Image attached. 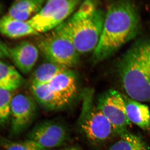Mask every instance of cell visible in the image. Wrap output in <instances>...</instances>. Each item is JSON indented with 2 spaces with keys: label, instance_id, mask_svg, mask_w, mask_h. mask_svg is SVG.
Wrapping results in <instances>:
<instances>
[{
  "label": "cell",
  "instance_id": "e0dca14e",
  "mask_svg": "<svg viewBox=\"0 0 150 150\" xmlns=\"http://www.w3.org/2000/svg\"><path fill=\"white\" fill-rule=\"evenodd\" d=\"M69 69L48 62L40 65L34 71L31 84H45L50 83L57 76Z\"/></svg>",
  "mask_w": 150,
  "mask_h": 150
},
{
  "label": "cell",
  "instance_id": "5bb4252c",
  "mask_svg": "<svg viewBox=\"0 0 150 150\" xmlns=\"http://www.w3.org/2000/svg\"><path fill=\"white\" fill-rule=\"evenodd\" d=\"M30 89L36 102L46 110H58L67 105L51 90L47 84H31Z\"/></svg>",
  "mask_w": 150,
  "mask_h": 150
},
{
  "label": "cell",
  "instance_id": "603a6c76",
  "mask_svg": "<svg viewBox=\"0 0 150 150\" xmlns=\"http://www.w3.org/2000/svg\"><path fill=\"white\" fill-rule=\"evenodd\" d=\"M2 6L1 4L0 3V12H1V11L2 10Z\"/></svg>",
  "mask_w": 150,
  "mask_h": 150
},
{
  "label": "cell",
  "instance_id": "9c48e42d",
  "mask_svg": "<svg viewBox=\"0 0 150 150\" xmlns=\"http://www.w3.org/2000/svg\"><path fill=\"white\" fill-rule=\"evenodd\" d=\"M35 100L24 94L13 97L11 103V128L12 133L18 134L31 123L37 110Z\"/></svg>",
  "mask_w": 150,
  "mask_h": 150
},
{
  "label": "cell",
  "instance_id": "ffe728a7",
  "mask_svg": "<svg viewBox=\"0 0 150 150\" xmlns=\"http://www.w3.org/2000/svg\"><path fill=\"white\" fill-rule=\"evenodd\" d=\"M5 150H49L30 140L7 143Z\"/></svg>",
  "mask_w": 150,
  "mask_h": 150
},
{
  "label": "cell",
  "instance_id": "7c38bea8",
  "mask_svg": "<svg viewBox=\"0 0 150 150\" xmlns=\"http://www.w3.org/2000/svg\"><path fill=\"white\" fill-rule=\"evenodd\" d=\"M126 115L131 123L146 131H150V110L146 105L123 95Z\"/></svg>",
  "mask_w": 150,
  "mask_h": 150
},
{
  "label": "cell",
  "instance_id": "3957f363",
  "mask_svg": "<svg viewBox=\"0 0 150 150\" xmlns=\"http://www.w3.org/2000/svg\"><path fill=\"white\" fill-rule=\"evenodd\" d=\"M105 14L92 1H85L64 22L66 28L78 53L94 51L102 33Z\"/></svg>",
  "mask_w": 150,
  "mask_h": 150
},
{
  "label": "cell",
  "instance_id": "7402d4cb",
  "mask_svg": "<svg viewBox=\"0 0 150 150\" xmlns=\"http://www.w3.org/2000/svg\"><path fill=\"white\" fill-rule=\"evenodd\" d=\"M64 150H78L77 149H76V148H68V149H65Z\"/></svg>",
  "mask_w": 150,
  "mask_h": 150
},
{
  "label": "cell",
  "instance_id": "44dd1931",
  "mask_svg": "<svg viewBox=\"0 0 150 150\" xmlns=\"http://www.w3.org/2000/svg\"><path fill=\"white\" fill-rule=\"evenodd\" d=\"M9 48L8 46L0 40V60L6 58H9Z\"/></svg>",
  "mask_w": 150,
  "mask_h": 150
},
{
  "label": "cell",
  "instance_id": "4fadbf2b",
  "mask_svg": "<svg viewBox=\"0 0 150 150\" xmlns=\"http://www.w3.org/2000/svg\"><path fill=\"white\" fill-rule=\"evenodd\" d=\"M0 33L12 38L39 35L27 21L18 20L7 14L0 18Z\"/></svg>",
  "mask_w": 150,
  "mask_h": 150
},
{
  "label": "cell",
  "instance_id": "7a4b0ae2",
  "mask_svg": "<svg viewBox=\"0 0 150 150\" xmlns=\"http://www.w3.org/2000/svg\"><path fill=\"white\" fill-rule=\"evenodd\" d=\"M117 69L129 97L139 102H150V38L134 43L121 57Z\"/></svg>",
  "mask_w": 150,
  "mask_h": 150
},
{
  "label": "cell",
  "instance_id": "5b68a950",
  "mask_svg": "<svg viewBox=\"0 0 150 150\" xmlns=\"http://www.w3.org/2000/svg\"><path fill=\"white\" fill-rule=\"evenodd\" d=\"M93 94L92 89L86 90L83 93L78 125L87 139L97 145L107 141L115 133L110 121L94 104Z\"/></svg>",
  "mask_w": 150,
  "mask_h": 150
},
{
  "label": "cell",
  "instance_id": "d6986e66",
  "mask_svg": "<svg viewBox=\"0 0 150 150\" xmlns=\"http://www.w3.org/2000/svg\"><path fill=\"white\" fill-rule=\"evenodd\" d=\"M12 98L11 92L0 89V125L8 120Z\"/></svg>",
  "mask_w": 150,
  "mask_h": 150
},
{
  "label": "cell",
  "instance_id": "2e32d148",
  "mask_svg": "<svg viewBox=\"0 0 150 150\" xmlns=\"http://www.w3.org/2000/svg\"><path fill=\"white\" fill-rule=\"evenodd\" d=\"M23 82L24 79L15 67L0 60V89L11 92Z\"/></svg>",
  "mask_w": 150,
  "mask_h": 150
},
{
  "label": "cell",
  "instance_id": "277c9868",
  "mask_svg": "<svg viewBox=\"0 0 150 150\" xmlns=\"http://www.w3.org/2000/svg\"><path fill=\"white\" fill-rule=\"evenodd\" d=\"M38 48L48 62L67 69L79 64L80 54L74 45L64 22L41 38Z\"/></svg>",
  "mask_w": 150,
  "mask_h": 150
},
{
  "label": "cell",
  "instance_id": "6da1fadb",
  "mask_svg": "<svg viewBox=\"0 0 150 150\" xmlns=\"http://www.w3.org/2000/svg\"><path fill=\"white\" fill-rule=\"evenodd\" d=\"M140 28L139 13L134 3L121 1L110 4L99 42L93 52V62L97 64L114 55L135 38Z\"/></svg>",
  "mask_w": 150,
  "mask_h": 150
},
{
  "label": "cell",
  "instance_id": "ba28073f",
  "mask_svg": "<svg viewBox=\"0 0 150 150\" xmlns=\"http://www.w3.org/2000/svg\"><path fill=\"white\" fill-rule=\"evenodd\" d=\"M68 137L67 127L56 120H46L37 123L28 136V139L48 149L62 146Z\"/></svg>",
  "mask_w": 150,
  "mask_h": 150
},
{
  "label": "cell",
  "instance_id": "ac0fdd59",
  "mask_svg": "<svg viewBox=\"0 0 150 150\" xmlns=\"http://www.w3.org/2000/svg\"><path fill=\"white\" fill-rule=\"evenodd\" d=\"M120 136L109 150H150L146 143L137 135L127 132Z\"/></svg>",
  "mask_w": 150,
  "mask_h": 150
},
{
  "label": "cell",
  "instance_id": "9a60e30c",
  "mask_svg": "<svg viewBox=\"0 0 150 150\" xmlns=\"http://www.w3.org/2000/svg\"><path fill=\"white\" fill-rule=\"evenodd\" d=\"M44 4L43 0L15 1L9 8L7 15L18 20L27 21L40 10Z\"/></svg>",
  "mask_w": 150,
  "mask_h": 150
},
{
  "label": "cell",
  "instance_id": "8fae6325",
  "mask_svg": "<svg viewBox=\"0 0 150 150\" xmlns=\"http://www.w3.org/2000/svg\"><path fill=\"white\" fill-rule=\"evenodd\" d=\"M47 84L67 104L72 100L77 92L76 78L70 69L60 74Z\"/></svg>",
  "mask_w": 150,
  "mask_h": 150
},
{
  "label": "cell",
  "instance_id": "52a82bcc",
  "mask_svg": "<svg viewBox=\"0 0 150 150\" xmlns=\"http://www.w3.org/2000/svg\"><path fill=\"white\" fill-rule=\"evenodd\" d=\"M97 106L110 121L115 134L121 136L128 132L131 122L126 115L123 94L115 90L107 91L99 96Z\"/></svg>",
  "mask_w": 150,
  "mask_h": 150
},
{
  "label": "cell",
  "instance_id": "30bf717a",
  "mask_svg": "<svg viewBox=\"0 0 150 150\" xmlns=\"http://www.w3.org/2000/svg\"><path fill=\"white\" fill-rule=\"evenodd\" d=\"M39 49L33 43L22 41L9 48V58L21 73L30 72L35 66L39 56Z\"/></svg>",
  "mask_w": 150,
  "mask_h": 150
},
{
  "label": "cell",
  "instance_id": "8992f818",
  "mask_svg": "<svg viewBox=\"0 0 150 150\" xmlns=\"http://www.w3.org/2000/svg\"><path fill=\"white\" fill-rule=\"evenodd\" d=\"M81 4L78 0H51L28 23L38 33L53 30L67 21Z\"/></svg>",
  "mask_w": 150,
  "mask_h": 150
}]
</instances>
